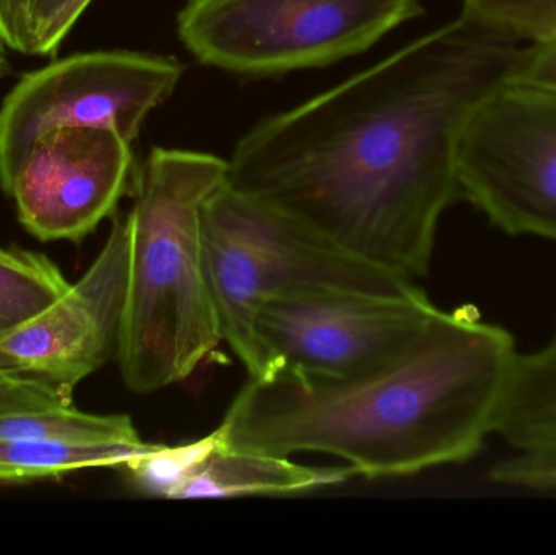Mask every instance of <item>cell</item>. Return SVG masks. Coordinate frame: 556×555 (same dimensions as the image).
<instances>
[{"label": "cell", "instance_id": "obj_1", "mask_svg": "<svg viewBox=\"0 0 556 555\" xmlns=\"http://www.w3.org/2000/svg\"><path fill=\"white\" fill-rule=\"evenodd\" d=\"M518 39L467 13L238 142L227 182L366 263L417 280L460 198L464 117Z\"/></svg>", "mask_w": 556, "mask_h": 555}, {"label": "cell", "instance_id": "obj_2", "mask_svg": "<svg viewBox=\"0 0 556 555\" xmlns=\"http://www.w3.org/2000/svg\"><path fill=\"white\" fill-rule=\"evenodd\" d=\"M518 354L502 326L438 306L401 351L362 374L251 378L218 430L225 449L323 453L368 479L459 465L493 436Z\"/></svg>", "mask_w": 556, "mask_h": 555}, {"label": "cell", "instance_id": "obj_3", "mask_svg": "<svg viewBox=\"0 0 556 555\" xmlns=\"http://www.w3.org/2000/svg\"><path fill=\"white\" fill-rule=\"evenodd\" d=\"M227 176L220 156L153 149L134 178L116 354L134 393L181 383L224 341L205 267L202 212Z\"/></svg>", "mask_w": 556, "mask_h": 555}, {"label": "cell", "instance_id": "obj_4", "mask_svg": "<svg viewBox=\"0 0 556 555\" xmlns=\"http://www.w3.org/2000/svg\"><path fill=\"white\" fill-rule=\"evenodd\" d=\"M202 240L222 336L254 380H267L256 335L263 303L323 290L405 295L415 280L327 243L277 209L225 182L202 212Z\"/></svg>", "mask_w": 556, "mask_h": 555}, {"label": "cell", "instance_id": "obj_5", "mask_svg": "<svg viewBox=\"0 0 556 555\" xmlns=\"http://www.w3.org/2000/svg\"><path fill=\"white\" fill-rule=\"evenodd\" d=\"M421 13L418 0H188L178 35L204 64L270 75L359 54Z\"/></svg>", "mask_w": 556, "mask_h": 555}, {"label": "cell", "instance_id": "obj_6", "mask_svg": "<svg viewBox=\"0 0 556 555\" xmlns=\"http://www.w3.org/2000/svg\"><path fill=\"white\" fill-rule=\"evenodd\" d=\"M182 72L173 58L97 51L23 75L0 106V188L7 194L36 140L59 127H113L132 143Z\"/></svg>", "mask_w": 556, "mask_h": 555}, {"label": "cell", "instance_id": "obj_7", "mask_svg": "<svg viewBox=\"0 0 556 555\" xmlns=\"http://www.w3.org/2000/svg\"><path fill=\"white\" fill-rule=\"evenodd\" d=\"M456 163L460 195L490 224L556 243V93L486 91L464 117Z\"/></svg>", "mask_w": 556, "mask_h": 555}, {"label": "cell", "instance_id": "obj_8", "mask_svg": "<svg viewBox=\"0 0 556 555\" xmlns=\"http://www.w3.org/2000/svg\"><path fill=\"white\" fill-rule=\"evenodd\" d=\"M438 306L418 287L405 295L293 293L261 305L256 335L267 380H340L388 361L427 325Z\"/></svg>", "mask_w": 556, "mask_h": 555}, {"label": "cell", "instance_id": "obj_9", "mask_svg": "<svg viewBox=\"0 0 556 555\" xmlns=\"http://www.w3.org/2000/svg\"><path fill=\"white\" fill-rule=\"evenodd\" d=\"M129 220L114 218L87 273L26 321L0 335V365L74 391L117 354L127 277Z\"/></svg>", "mask_w": 556, "mask_h": 555}, {"label": "cell", "instance_id": "obj_10", "mask_svg": "<svg viewBox=\"0 0 556 555\" xmlns=\"http://www.w3.org/2000/svg\"><path fill=\"white\" fill-rule=\"evenodd\" d=\"M134 156L113 127H59L36 140L7 194L39 241L80 243L116 212Z\"/></svg>", "mask_w": 556, "mask_h": 555}, {"label": "cell", "instance_id": "obj_11", "mask_svg": "<svg viewBox=\"0 0 556 555\" xmlns=\"http://www.w3.org/2000/svg\"><path fill=\"white\" fill-rule=\"evenodd\" d=\"M355 472L345 466L314 468L290 456L218 446L207 462L182 485L176 501L230 499L244 495H285L309 492L349 481Z\"/></svg>", "mask_w": 556, "mask_h": 555}, {"label": "cell", "instance_id": "obj_12", "mask_svg": "<svg viewBox=\"0 0 556 555\" xmlns=\"http://www.w3.org/2000/svg\"><path fill=\"white\" fill-rule=\"evenodd\" d=\"M493 436L515 452H556V329L542 348L516 357Z\"/></svg>", "mask_w": 556, "mask_h": 555}, {"label": "cell", "instance_id": "obj_13", "mask_svg": "<svg viewBox=\"0 0 556 555\" xmlns=\"http://www.w3.org/2000/svg\"><path fill=\"white\" fill-rule=\"evenodd\" d=\"M153 443H72L0 439V482L61 478L87 468H123Z\"/></svg>", "mask_w": 556, "mask_h": 555}, {"label": "cell", "instance_id": "obj_14", "mask_svg": "<svg viewBox=\"0 0 556 555\" xmlns=\"http://www.w3.org/2000/svg\"><path fill=\"white\" fill-rule=\"evenodd\" d=\"M0 439L126 445L143 443L129 416H100L81 413L72 406L0 414Z\"/></svg>", "mask_w": 556, "mask_h": 555}, {"label": "cell", "instance_id": "obj_15", "mask_svg": "<svg viewBox=\"0 0 556 555\" xmlns=\"http://www.w3.org/2000/svg\"><path fill=\"white\" fill-rule=\"evenodd\" d=\"M68 287L42 254L0 248V335L51 305Z\"/></svg>", "mask_w": 556, "mask_h": 555}, {"label": "cell", "instance_id": "obj_16", "mask_svg": "<svg viewBox=\"0 0 556 555\" xmlns=\"http://www.w3.org/2000/svg\"><path fill=\"white\" fill-rule=\"evenodd\" d=\"M224 445L220 430L195 442L178 446L153 445L149 452L124 465L132 484L152 497L176 501L182 485L207 462L208 456Z\"/></svg>", "mask_w": 556, "mask_h": 555}, {"label": "cell", "instance_id": "obj_17", "mask_svg": "<svg viewBox=\"0 0 556 555\" xmlns=\"http://www.w3.org/2000/svg\"><path fill=\"white\" fill-rule=\"evenodd\" d=\"M463 12L518 41L556 38V0H464Z\"/></svg>", "mask_w": 556, "mask_h": 555}, {"label": "cell", "instance_id": "obj_18", "mask_svg": "<svg viewBox=\"0 0 556 555\" xmlns=\"http://www.w3.org/2000/svg\"><path fill=\"white\" fill-rule=\"evenodd\" d=\"M72 406V391L0 365V414Z\"/></svg>", "mask_w": 556, "mask_h": 555}, {"label": "cell", "instance_id": "obj_19", "mask_svg": "<svg viewBox=\"0 0 556 555\" xmlns=\"http://www.w3.org/2000/svg\"><path fill=\"white\" fill-rule=\"evenodd\" d=\"M490 478L506 488L556 494V452H515L493 466Z\"/></svg>", "mask_w": 556, "mask_h": 555}, {"label": "cell", "instance_id": "obj_20", "mask_svg": "<svg viewBox=\"0 0 556 555\" xmlns=\"http://www.w3.org/2000/svg\"><path fill=\"white\" fill-rule=\"evenodd\" d=\"M503 81L556 93V38L519 48Z\"/></svg>", "mask_w": 556, "mask_h": 555}, {"label": "cell", "instance_id": "obj_21", "mask_svg": "<svg viewBox=\"0 0 556 555\" xmlns=\"http://www.w3.org/2000/svg\"><path fill=\"white\" fill-rule=\"evenodd\" d=\"M29 2L31 0H0V38L13 51L35 55Z\"/></svg>", "mask_w": 556, "mask_h": 555}, {"label": "cell", "instance_id": "obj_22", "mask_svg": "<svg viewBox=\"0 0 556 555\" xmlns=\"http://www.w3.org/2000/svg\"><path fill=\"white\" fill-rule=\"evenodd\" d=\"M91 2L93 0H68L67 5L62 9V12L59 13L58 18L54 20L51 28L42 38V41L39 42L36 55H54L61 42L64 41L65 36L74 28L75 23H77L81 13L87 10Z\"/></svg>", "mask_w": 556, "mask_h": 555}, {"label": "cell", "instance_id": "obj_23", "mask_svg": "<svg viewBox=\"0 0 556 555\" xmlns=\"http://www.w3.org/2000/svg\"><path fill=\"white\" fill-rule=\"evenodd\" d=\"M68 0H31L29 2V18H31L33 39H35V55L39 42L51 28L59 13L62 12Z\"/></svg>", "mask_w": 556, "mask_h": 555}, {"label": "cell", "instance_id": "obj_24", "mask_svg": "<svg viewBox=\"0 0 556 555\" xmlns=\"http://www.w3.org/2000/svg\"><path fill=\"white\" fill-rule=\"evenodd\" d=\"M12 74V64H10L9 55H7V45L0 38V81Z\"/></svg>", "mask_w": 556, "mask_h": 555}]
</instances>
